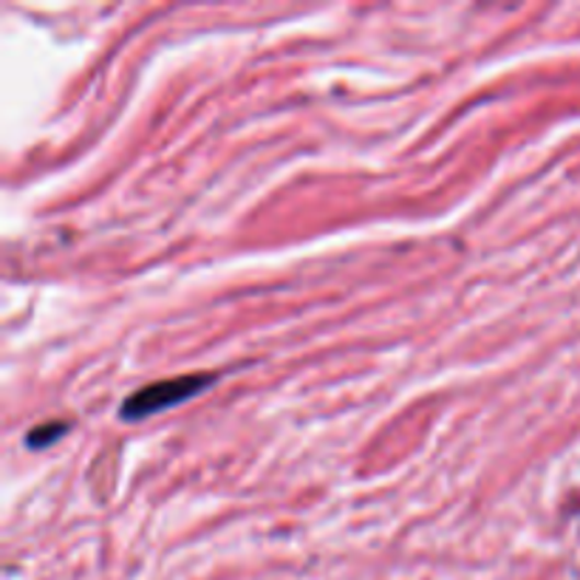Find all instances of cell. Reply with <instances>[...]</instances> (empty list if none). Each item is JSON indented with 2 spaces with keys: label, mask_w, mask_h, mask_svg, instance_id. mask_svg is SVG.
Here are the masks:
<instances>
[{
  "label": "cell",
  "mask_w": 580,
  "mask_h": 580,
  "mask_svg": "<svg viewBox=\"0 0 580 580\" xmlns=\"http://www.w3.org/2000/svg\"><path fill=\"white\" fill-rule=\"evenodd\" d=\"M209 383V377H179V379H164V383H153L148 388H143L139 394L125 399L122 406V417L125 419H143L148 413L164 411V408L182 402V399H190L193 394H198L204 385Z\"/></svg>",
  "instance_id": "cell-1"
}]
</instances>
